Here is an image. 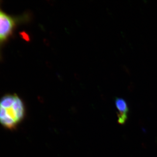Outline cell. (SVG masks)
I'll return each mask as SVG.
<instances>
[{"mask_svg":"<svg viewBox=\"0 0 157 157\" xmlns=\"http://www.w3.org/2000/svg\"><path fill=\"white\" fill-rule=\"evenodd\" d=\"M25 113L24 103L16 94H6L0 99V124L5 128L16 129Z\"/></svg>","mask_w":157,"mask_h":157,"instance_id":"cell-1","label":"cell"},{"mask_svg":"<svg viewBox=\"0 0 157 157\" xmlns=\"http://www.w3.org/2000/svg\"><path fill=\"white\" fill-rule=\"evenodd\" d=\"M20 18L7 14L0 6V52L3 45L13 35L16 26L21 21Z\"/></svg>","mask_w":157,"mask_h":157,"instance_id":"cell-2","label":"cell"},{"mask_svg":"<svg viewBox=\"0 0 157 157\" xmlns=\"http://www.w3.org/2000/svg\"><path fill=\"white\" fill-rule=\"evenodd\" d=\"M115 103L116 107L118 110L117 113L118 123L121 125L124 124L128 119L129 107L126 101L121 98H116Z\"/></svg>","mask_w":157,"mask_h":157,"instance_id":"cell-3","label":"cell"}]
</instances>
